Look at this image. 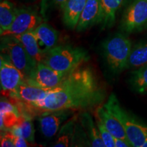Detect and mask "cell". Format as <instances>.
<instances>
[{"label": "cell", "instance_id": "6da1fadb", "mask_svg": "<svg viewBox=\"0 0 147 147\" xmlns=\"http://www.w3.org/2000/svg\"><path fill=\"white\" fill-rule=\"evenodd\" d=\"M106 97V91L95 71L82 64L70 71L45 99L27 104L45 115L59 110L96 109Z\"/></svg>", "mask_w": 147, "mask_h": 147}, {"label": "cell", "instance_id": "7a4b0ae2", "mask_svg": "<svg viewBox=\"0 0 147 147\" xmlns=\"http://www.w3.org/2000/svg\"><path fill=\"white\" fill-rule=\"evenodd\" d=\"M89 59L87 51L69 45L56 46L44 55L42 62L51 68L69 73Z\"/></svg>", "mask_w": 147, "mask_h": 147}, {"label": "cell", "instance_id": "3957f363", "mask_svg": "<svg viewBox=\"0 0 147 147\" xmlns=\"http://www.w3.org/2000/svg\"><path fill=\"white\" fill-rule=\"evenodd\" d=\"M119 119L123 126L127 137L132 146L142 147L147 138V127L143 125L131 117L126 110L121 107L115 94H111L104 105Z\"/></svg>", "mask_w": 147, "mask_h": 147}, {"label": "cell", "instance_id": "277c9868", "mask_svg": "<svg viewBox=\"0 0 147 147\" xmlns=\"http://www.w3.org/2000/svg\"><path fill=\"white\" fill-rule=\"evenodd\" d=\"M131 48V40L122 34L114 35L104 42V56L112 71L119 73L127 69Z\"/></svg>", "mask_w": 147, "mask_h": 147}, {"label": "cell", "instance_id": "5b68a950", "mask_svg": "<svg viewBox=\"0 0 147 147\" xmlns=\"http://www.w3.org/2000/svg\"><path fill=\"white\" fill-rule=\"evenodd\" d=\"M1 41V54L21 71L25 80L27 79L38 63L29 56L15 37L2 36Z\"/></svg>", "mask_w": 147, "mask_h": 147}, {"label": "cell", "instance_id": "8992f818", "mask_svg": "<svg viewBox=\"0 0 147 147\" xmlns=\"http://www.w3.org/2000/svg\"><path fill=\"white\" fill-rule=\"evenodd\" d=\"M147 28L146 0H131L126 7L121 21V29L126 34L139 32Z\"/></svg>", "mask_w": 147, "mask_h": 147}, {"label": "cell", "instance_id": "52a82bcc", "mask_svg": "<svg viewBox=\"0 0 147 147\" xmlns=\"http://www.w3.org/2000/svg\"><path fill=\"white\" fill-rule=\"evenodd\" d=\"M69 73L57 71L41 62L37 64L25 82L36 87L52 89L58 86Z\"/></svg>", "mask_w": 147, "mask_h": 147}, {"label": "cell", "instance_id": "ba28073f", "mask_svg": "<svg viewBox=\"0 0 147 147\" xmlns=\"http://www.w3.org/2000/svg\"><path fill=\"white\" fill-rule=\"evenodd\" d=\"M42 18L36 10L30 8L18 9L15 19L1 36H15L34 30L41 23Z\"/></svg>", "mask_w": 147, "mask_h": 147}, {"label": "cell", "instance_id": "9c48e42d", "mask_svg": "<svg viewBox=\"0 0 147 147\" xmlns=\"http://www.w3.org/2000/svg\"><path fill=\"white\" fill-rule=\"evenodd\" d=\"M0 80L2 92L9 95L15 93L19 86L25 82L21 71L2 54L0 59Z\"/></svg>", "mask_w": 147, "mask_h": 147}, {"label": "cell", "instance_id": "30bf717a", "mask_svg": "<svg viewBox=\"0 0 147 147\" xmlns=\"http://www.w3.org/2000/svg\"><path fill=\"white\" fill-rule=\"evenodd\" d=\"M69 110H59L45 114L40 117V129L42 134L47 138H50L59 131L60 126L70 115Z\"/></svg>", "mask_w": 147, "mask_h": 147}, {"label": "cell", "instance_id": "8fae6325", "mask_svg": "<svg viewBox=\"0 0 147 147\" xmlns=\"http://www.w3.org/2000/svg\"><path fill=\"white\" fill-rule=\"evenodd\" d=\"M34 32L43 55L57 45L59 37V32L49 24L40 23L34 29Z\"/></svg>", "mask_w": 147, "mask_h": 147}, {"label": "cell", "instance_id": "7c38bea8", "mask_svg": "<svg viewBox=\"0 0 147 147\" xmlns=\"http://www.w3.org/2000/svg\"><path fill=\"white\" fill-rule=\"evenodd\" d=\"M53 89V88L48 89L38 87L30 85L26 82H23L19 86L17 91L10 96L17 98L23 102L31 104L39 102L45 99L48 94L52 92Z\"/></svg>", "mask_w": 147, "mask_h": 147}, {"label": "cell", "instance_id": "4fadbf2b", "mask_svg": "<svg viewBox=\"0 0 147 147\" xmlns=\"http://www.w3.org/2000/svg\"><path fill=\"white\" fill-rule=\"evenodd\" d=\"M100 13V0H87L77 24V32H82L98 23Z\"/></svg>", "mask_w": 147, "mask_h": 147}, {"label": "cell", "instance_id": "5bb4252c", "mask_svg": "<svg viewBox=\"0 0 147 147\" xmlns=\"http://www.w3.org/2000/svg\"><path fill=\"white\" fill-rule=\"evenodd\" d=\"M95 111V115L101 119L106 128L114 137L129 140L123 126L115 115L104 108V106H98Z\"/></svg>", "mask_w": 147, "mask_h": 147}, {"label": "cell", "instance_id": "9a60e30c", "mask_svg": "<svg viewBox=\"0 0 147 147\" xmlns=\"http://www.w3.org/2000/svg\"><path fill=\"white\" fill-rule=\"evenodd\" d=\"M124 0H100V13L98 23L102 29L113 27L115 23L116 14Z\"/></svg>", "mask_w": 147, "mask_h": 147}, {"label": "cell", "instance_id": "2e32d148", "mask_svg": "<svg viewBox=\"0 0 147 147\" xmlns=\"http://www.w3.org/2000/svg\"><path fill=\"white\" fill-rule=\"evenodd\" d=\"M87 0H67L63 9V21L66 27L71 29L76 28Z\"/></svg>", "mask_w": 147, "mask_h": 147}, {"label": "cell", "instance_id": "e0dca14e", "mask_svg": "<svg viewBox=\"0 0 147 147\" xmlns=\"http://www.w3.org/2000/svg\"><path fill=\"white\" fill-rule=\"evenodd\" d=\"M14 37H15L16 39L23 45L28 55L37 63L42 62L44 55L38 45V39H37L36 35L35 34L34 29Z\"/></svg>", "mask_w": 147, "mask_h": 147}, {"label": "cell", "instance_id": "ac0fdd59", "mask_svg": "<svg viewBox=\"0 0 147 147\" xmlns=\"http://www.w3.org/2000/svg\"><path fill=\"white\" fill-rule=\"evenodd\" d=\"M80 124L83 128L90 146L94 147H106L99 132L97 126L95 125L92 117L87 112H84L80 116Z\"/></svg>", "mask_w": 147, "mask_h": 147}, {"label": "cell", "instance_id": "d6986e66", "mask_svg": "<svg viewBox=\"0 0 147 147\" xmlns=\"http://www.w3.org/2000/svg\"><path fill=\"white\" fill-rule=\"evenodd\" d=\"M147 64V42H141L132 47L127 62V69H138Z\"/></svg>", "mask_w": 147, "mask_h": 147}, {"label": "cell", "instance_id": "ffe728a7", "mask_svg": "<svg viewBox=\"0 0 147 147\" xmlns=\"http://www.w3.org/2000/svg\"><path fill=\"white\" fill-rule=\"evenodd\" d=\"M18 9L8 0H3L0 4V33L10 27L17 15Z\"/></svg>", "mask_w": 147, "mask_h": 147}, {"label": "cell", "instance_id": "44dd1931", "mask_svg": "<svg viewBox=\"0 0 147 147\" xmlns=\"http://www.w3.org/2000/svg\"><path fill=\"white\" fill-rule=\"evenodd\" d=\"M75 118L69 121L67 123L61 128L57 140L53 146L54 147H67L70 144L74 136V128Z\"/></svg>", "mask_w": 147, "mask_h": 147}, {"label": "cell", "instance_id": "7402d4cb", "mask_svg": "<svg viewBox=\"0 0 147 147\" xmlns=\"http://www.w3.org/2000/svg\"><path fill=\"white\" fill-rule=\"evenodd\" d=\"M131 84L134 89L138 93L147 91V64L133 71Z\"/></svg>", "mask_w": 147, "mask_h": 147}, {"label": "cell", "instance_id": "603a6c76", "mask_svg": "<svg viewBox=\"0 0 147 147\" xmlns=\"http://www.w3.org/2000/svg\"><path fill=\"white\" fill-rule=\"evenodd\" d=\"M17 125L20 127L21 130V136L29 144H34L35 142V129L32 121L25 117H19Z\"/></svg>", "mask_w": 147, "mask_h": 147}, {"label": "cell", "instance_id": "cb8c5ba5", "mask_svg": "<svg viewBox=\"0 0 147 147\" xmlns=\"http://www.w3.org/2000/svg\"><path fill=\"white\" fill-rule=\"evenodd\" d=\"M96 119V125L98 128L99 132L102 138L103 142L105 144L106 147H115V137L108 131V130L106 128L104 125L103 124L102 121L97 116L95 115Z\"/></svg>", "mask_w": 147, "mask_h": 147}, {"label": "cell", "instance_id": "d4e9b609", "mask_svg": "<svg viewBox=\"0 0 147 147\" xmlns=\"http://www.w3.org/2000/svg\"><path fill=\"white\" fill-rule=\"evenodd\" d=\"M67 0H42L41 14L46 18L47 14L55 9H63Z\"/></svg>", "mask_w": 147, "mask_h": 147}, {"label": "cell", "instance_id": "484cf974", "mask_svg": "<svg viewBox=\"0 0 147 147\" xmlns=\"http://www.w3.org/2000/svg\"><path fill=\"white\" fill-rule=\"evenodd\" d=\"M19 115L14 112L1 113V129H10L17 124Z\"/></svg>", "mask_w": 147, "mask_h": 147}, {"label": "cell", "instance_id": "4316f807", "mask_svg": "<svg viewBox=\"0 0 147 147\" xmlns=\"http://www.w3.org/2000/svg\"><path fill=\"white\" fill-rule=\"evenodd\" d=\"M14 134L12 131H7L1 136V147H13L14 144L13 142Z\"/></svg>", "mask_w": 147, "mask_h": 147}, {"label": "cell", "instance_id": "83f0119b", "mask_svg": "<svg viewBox=\"0 0 147 147\" xmlns=\"http://www.w3.org/2000/svg\"><path fill=\"white\" fill-rule=\"evenodd\" d=\"M0 108H1V113H7V112H14V113H17L19 115V113H18L16 107H15L13 104H12L11 103L7 102L5 100H1Z\"/></svg>", "mask_w": 147, "mask_h": 147}, {"label": "cell", "instance_id": "f1b7e54d", "mask_svg": "<svg viewBox=\"0 0 147 147\" xmlns=\"http://www.w3.org/2000/svg\"><path fill=\"white\" fill-rule=\"evenodd\" d=\"M13 142L14 146L27 147L29 146V143L22 136H13Z\"/></svg>", "mask_w": 147, "mask_h": 147}, {"label": "cell", "instance_id": "f546056e", "mask_svg": "<svg viewBox=\"0 0 147 147\" xmlns=\"http://www.w3.org/2000/svg\"><path fill=\"white\" fill-rule=\"evenodd\" d=\"M115 147H131L132 145L129 140H127L115 138Z\"/></svg>", "mask_w": 147, "mask_h": 147}, {"label": "cell", "instance_id": "4dcf8cb0", "mask_svg": "<svg viewBox=\"0 0 147 147\" xmlns=\"http://www.w3.org/2000/svg\"><path fill=\"white\" fill-rule=\"evenodd\" d=\"M142 147H147V138H146V140H145V142H144V144H143Z\"/></svg>", "mask_w": 147, "mask_h": 147}, {"label": "cell", "instance_id": "1f68e13d", "mask_svg": "<svg viewBox=\"0 0 147 147\" xmlns=\"http://www.w3.org/2000/svg\"><path fill=\"white\" fill-rule=\"evenodd\" d=\"M146 2H147V0H146Z\"/></svg>", "mask_w": 147, "mask_h": 147}]
</instances>
